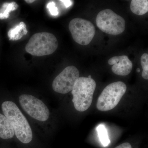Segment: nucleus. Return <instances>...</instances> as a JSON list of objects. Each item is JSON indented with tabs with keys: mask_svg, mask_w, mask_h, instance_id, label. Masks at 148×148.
<instances>
[{
	"mask_svg": "<svg viewBox=\"0 0 148 148\" xmlns=\"http://www.w3.org/2000/svg\"><path fill=\"white\" fill-rule=\"evenodd\" d=\"M3 114L9 120L13 127L14 135L18 141L29 144L33 139L32 127L27 119L15 103L7 101L1 105Z\"/></svg>",
	"mask_w": 148,
	"mask_h": 148,
	"instance_id": "f257e3e1",
	"label": "nucleus"
},
{
	"mask_svg": "<svg viewBox=\"0 0 148 148\" xmlns=\"http://www.w3.org/2000/svg\"><path fill=\"white\" fill-rule=\"evenodd\" d=\"M96 86V82L92 78L79 77L77 80L71 91L72 101L77 111L84 112L90 108Z\"/></svg>",
	"mask_w": 148,
	"mask_h": 148,
	"instance_id": "f03ea898",
	"label": "nucleus"
},
{
	"mask_svg": "<svg viewBox=\"0 0 148 148\" xmlns=\"http://www.w3.org/2000/svg\"><path fill=\"white\" fill-rule=\"evenodd\" d=\"M58 46V40L54 35L48 32H40L30 38L25 50L34 56H42L52 54Z\"/></svg>",
	"mask_w": 148,
	"mask_h": 148,
	"instance_id": "7ed1b4c3",
	"label": "nucleus"
},
{
	"mask_svg": "<svg viewBox=\"0 0 148 148\" xmlns=\"http://www.w3.org/2000/svg\"><path fill=\"white\" fill-rule=\"evenodd\" d=\"M126 90L127 86L122 82L110 84L98 97L96 104L97 109L103 112L112 110L119 103Z\"/></svg>",
	"mask_w": 148,
	"mask_h": 148,
	"instance_id": "20e7f679",
	"label": "nucleus"
},
{
	"mask_svg": "<svg viewBox=\"0 0 148 148\" xmlns=\"http://www.w3.org/2000/svg\"><path fill=\"white\" fill-rule=\"evenodd\" d=\"M21 108L35 120L40 123L47 121L50 117L49 109L39 98L29 94H22L18 98Z\"/></svg>",
	"mask_w": 148,
	"mask_h": 148,
	"instance_id": "39448f33",
	"label": "nucleus"
},
{
	"mask_svg": "<svg viewBox=\"0 0 148 148\" xmlns=\"http://www.w3.org/2000/svg\"><path fill=\"white\" fill-rule=\"evenodd\" d=\"M96 23L102 32L110 35L120 34L125 29L124 18L109 9L101 11L98 13Z\"/></svg>",
	"mask_w": 148,
	"mask_h": 148,
	"instance_id": "423d86ee",
	"label": "nucleus"
},
{
	"mask_svg": "<svg viewBox=\"0 0 148 148\" xmlns=\"http://www.w3.org/2000/svg\"><path fill=\"white\" fill-rule=\"evenodd\" d=\"M69 29L75 41L82 45L89 44L94 38L95 29L90 21L81 18L72 19Z\"/></svg>",
	"mask_w": 148,
	"mask_h": 148,
	"instance_id": "0eeeda50",
	"label": "nucleus"
},
{
	"mask_svg": "<svg viewBox=\"0 0 148 148\" xmlns=\"http://www.w3.org/2000/svg\"><path fill=\"white\" fill-rule=\"evenodd\" d=\"M79 77V72L77 68L68 66L53 80L52 88L58 93L66 94L72 91L75 83Z\"/></svg>",
	"mask_w": 148,
	"mask_h": 148,
	"instance_id": "6e6552de",
	"label": "nucleus"
},
{
	"mask_svg": "<svg viewBox=\"0 0 148 148\" xmlns=\"http://www.w3.org/2000/svg\"><path fill=\"white\" fill-rule=\"evenodd\" d=\"M108 63L113 66L112 71L118 75H127L131 73L133 67L132 62L126 55L114 56L109 59Z\"/></svg>",
	"mask_w": 148,
	"mask_h": 148,
	"instance_id": "1a4fd4ad",
	"label": "nucleus"
},
{
	"mask_svg": "<svg viewBox=\"0 0 148 148\" xmlns=\"http://www.w3.org/2000/svg\"><path fill=\"white\" fill-rule=\"evenodd\" d=\"M14 130L9 120L0 113V138L3 140H9L14 138Z\"/></svg>",
	"mask_w": 148,
	"mask_h": 148,
	"instance_id": "9d476101",
	"label": "nucleus"
},
{
	"mask_svg": "<svg viewBox=\"0 0 148 148\" xmlns=\"http://www.w3.org/2000/svg\"><path fill=\"white\" fill-rule=\"evenodd\" d=\"M130 8L133 13L138 15L145 14L148 11L147 0H132Z\"/></svg>",
	"mask_w": 148,
	"mask_h": 148,
	"instance_id": "9b49d317",
	"label": "nucleus"
},
{
	"mask_svg": "<svg viewBox=\"0 0 148 148\" xmlns=\"http://www.w3.org/2000/svg\"><path fill=\"white\" fill-rule=\"evenodd\" d=\"M28 32L26 28V24L24 22H21L9 31L8 36L10 40H16L21 39L24 34H21L22 31Z\"/></svg>",
	"mask_w": 148,
	"mask_h": 148,
	"instance_id": "f8f14e48",
	"label": "nucleus"
},
{
	"mask_svg": "<svg viewBox=\"0 0 148 148\" xmlns=\"http://www.w3.org/2000/svg\"><path fill=\"white\" fill-rule=\"evenodd\" d=\"M97 130L99 139L103 146L106 147L108 145L110 141L109 140L108 132L104 125H100L97 127Z\"/></svg>",
	"mask_w": 148,
	"mask_h": 148,
	"instance_id": "ddd939ff",
	"label": "nucleus"
},
{
	"mask_svg": "<svg viewBox=\"0 0 148 148\" xmlns=\"http://www.w3.org/2000/svg\"><path fill=\"white\" fill-rule=\"evenodd\" d=\"M18 7V5L14 2L10 3H6L3 5V8L4 9L2 13H0V18H6L9 16L11 11L15 10Z\"/></svg>",
	"mask_w": 148,
	"mask_h": 148,
	"instance_id": "4468645a",
	"label": "nucleus"
},
{
	"mask_svg": "<svg viewBox=\"0 0 148 148\" xmlns=\"http://www.w3.org/2000/svg\"><path fill=\"white\" fill-rule=\"evenodd\" d=\"M141 64L143 71L142 77L144 79H148V55L147 53H144L141 57Z\"/></svg>",
	"mask_w": 148,
	"mask_h": 148,
	"instance_id": "2eb2a0df",
	"label": "nucleus"
},
{
	"mask_svg": "<svg viewBox=\"0 0 148 148\" xmlns=\"http://www.w3.org/2000/svg\"><path fill=\"white\" fill-rule=\"evenodd\" d=\"M47 8L49 11L50 14L52 16H57L58 15V9L56 6V4L54 2H49L48 3Z\"/></svg>",
	"mask_w": 148,
	"mask_h": 148,
	"instance_id": "dca6fc26",
	"label": "nucleus"
},
{
	"mask_svg": "<svg viewBox=\"0 0 148 148\" xmlns=\"http://www.w3.org/2000/svg\"><path fill=\"white\" fill-rule=\"evenodd\" d=\"M115 148H132V146L129 143H125L122 144Z\"/></svg>",
	"mask_w": 148,
	"mask_h": 148,
	"instance_id": "f3484780",
	"label": "nucleus"
},
{
	"mask_svg": "<svg viewBox=\"0 0 148 148\" xmlns=\"http://www.w3.org/2000/svg\"><path fill=\"white\" fill-rule=\"evenodd\" d=\"M63 4H64V6L66 8L69 7L73 4V3L71 1H69V0H64V1H60Z\"/></svg>",
	"mask_w": 148,
	"mask_h": 148,
	"instance_id": "a211bd4d",
	"label": "nucleus"
},
{
	"mask_svg": "<svg viewBox=\"0 0 148 148\" xmlns=\"http://www.w3.org/2000/svg\"><path fill=\"white\" fill-rule=\"evenodd\" d=\"M25 1L26 3H28L31 4L34 3V2L35 1L34 0H25Z\"/></svg>",
	"mask_w": 148,
	"mask_h": 148,
	"instance_id": "6ab92c4d",
	"label": "nucleus"
},
{
	"mask_svg": "<svg viewBox=\"0 0 148 148\" xmlns=\"http://www.w3.org/2000/svg\"><path fill=\"white\" fill-rule=\"evenodd\" d=\"M137 72L138 73H140V70L139 68H138V69H137Z\"/></svg>",
	"mask_w": 148,
	"mask_h": 148,
	"instance_id": "aec40b11",
	"label": "nucleus"
},
{
	"mask_svg": "<svg viewBox=\"0 0 148 148\" xmlns=\"http://www.w3.org/2000/svg\"><path fill=\"white\" fill-rule=\"evenodd\" d=\"M88 77L89 78H91V76L89 75Z\"/></svg>",
	"mask_w": 148,
	"mask_h": 148,
	"instance_id": "412c9836",
	"label": "nucleus"
}]
</instances>
